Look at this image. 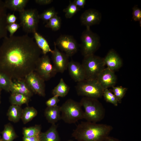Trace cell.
I'll return each mask as SVG.
<instances>
[{
    "label": "cell",
    "mask_w": 141,
    "mask_h": 141,
    "mask_svg": "<svg viewBox=\"0 0 141 141\" xmlns=\"http://www.w3.org/2000/svg\"><path fill=\"white\" fill-rule=\"evenodd\" d=\"M42 53L27 34L7 36L0 47V71L12 80L24 78L35 71Z\"/></svg>",
    "instance_id": "1"
},
{
    "label": "cell",
    "mask_w": 141,
    "mask_h": 141,
    "mask_svg": "<svg viewBox=\"0 0 141 141\" xmlns=\"http://www.w3.org/2000/svg\"><path fill=\"white\" fill-rule=\"evenodd\" d=\"M113 128L106 124L82 121L73 130L72 136L77 141H103Z\"/></svg>",
    "instance_id": "2"
},
{
    "label": "cell",
    "mask_w": 141,
    "mask_h": 141,
    "mask_svg": "<svg viewBox=\"0 0 141 141\" xmlns=\"http://www.w3.org/2000/svg\"><path fill=\"white\" fill-rule=\"evenodd\" d=\"M80 102L84 109L83 119L87 121L97 123L104 118L105 109L98 99L83 97Z\"/></svg>",
    "instance_id": "3"
},
{
    "label": "cell",
    "mask_w": 141,
    "mask_h": 141,
    "mask_svg": "<svg viewBox=\"0 0 141 141\" xmlns=\"http://www.w3.org/2000/svg\"><path fill=\"white\" fill-rule=\"evenodd\" d=\"M80 102L67 99L60 106L61 119L68 124L75 123L83 119L84 111Z\"/></svg>",
    "instance_id": "4"
},
{
    "label": "cell",
    "mask_w": 141,
    "mask_h": 141,
    "mask_svg": "<svg viewBox=\"0 0 141 141\" xmlns=\"http://www.w3.org/2000/svg\"><path fill=\"white\" fill-rule=\"evenodd\" d=\"M75 88L78 96L97 99L103 96L104 90L96 79H85L78 82Z\"/></svg>",
    "instance_id": "5"
},
{
    "label": "cell",
    "mask_w": 141,
    "mask_h": 141,
    "mask_svg": "<svg viewBox=\"0 0 141 141\" xmlns=\"http://www.w3.org/2000/svg\"><path fill=\"white\" fill-rule=\"evenodd\" d=\"M84 68L85 79H96L100 73L105 68L103 58L94 54L84 56L81 64Z\"/></svg>",
    "instance_id": "6"
},
{
    "label": "cell",
    "mask_w": 141,
    "mask_h": 141,
    "mask_svg": "<svg viewBox=\"0 0 141 141\" xmlns=\"http://www.w3.org/2000/svg\"><path fill=\"white\" fill-rule=\"evenodd\" d=\"M80 39L81 52L84 57L94 54L100 46L99 36L92 32L90 28H86L83 31Z\"/></svg>",
    "instance_id": "7"
},
{
    "label": "cell",
    "mask_w": 141,
    "mask_h": 141,
    "mask_svg": "<svg viewBox=\"0 0 141 141\" xmlns=\"http://www.w3.org/2000/svg\"><path fill=\"white\" fill-rule=\"evenodd\" d=\"M19 15L20 25L25 32L33 33L37 32L40 19L37 9H24L19 13Z\"/></svg>",
    "instance_id": "8"
},
{
    "label": "cell",
    "mask_w": 141,
    "mask_h": 141,
    "mask_svg": "<svg viewBox=\"0 0 141 141\" xmlns=\"http://www.w3.org/2000/svg\"><path fill=\"white\" fill-rule=\"evenodd\" d=\"M34 71L45 81L49 80L57 73L50 59L47 54L40 57Z\"/></svg>",
    "instance_id": "9"
},
{
    "label": "cell",
    "mask_w": 141,
    "mask_h": 141,
    "mask_svg": "<svg viewBox=\"0 0 141 141\" xmlns=\"http://www.w3.org/2000/svg\"><path fill=\"white\" fill-rule=\"evenodd\" d=\"M54 43L69 57L75 54L78 50V45L76 40L70 35H61Z\"/></svg>",
    "instance_id": "10"
},
{
    "label": "cell",
    "mask_w": 141,
    "mask_h": 141,
    "mask_svg": "<svg viewBox=\"0 0 141 141\" xmlns=\"http://www.w3.org/2000/svg\"><path fill=\"white\" fill-rule=\"evenodd\" d=\"M24 78L34 93L43 97L45 96V81L35 71L30 73Z\"/></svg>",
    "instance_id": "11"
},
{
    "label": "cell",
    "mask_w": 141,
    "mask_h": 141,
    "mask_svg": "<svg viewBox=\"0 0 141 141\" xmlns=\"http://www.w3.org/2000/svg\"><path fill=\"white\" fill-rule=\"evenodd\" d=\"M54 49L51 53L53 65L57 73H63L67 69L69 57L60 51L54 43Z\"/></svg>",
    "instance_id": "12"
},
{
    "label": "cell",
    "mask_w": 141,
    "mask_h": 141,
    "mask_svg": "<svg viewBox=\"0 0 141 141\" xmlns=\"http://www.w3.org/2000/svg\"><path fill=\"white\" fill-rule=\"evenodd\" d=\"M80 19L82 25L85 26L86 28H90L91 26L100 23L101 15L96 10L90 9L85 10L81 14Z\"/></svg>",
    "instance_id": "13"
},
{
    "label": "cell",
    "mask_w": 141,
    "mask_h": 141,
    "mask_svg": "<svg viewBox=\"0 0 141 141\" xmlns=\"http://www.w3.org/2000/svg\"><path fill=\"white\" fill-rule=\"evenodd\" d=\"M96 79L104 89L115 86L117 77L114 72L107 67L100 73Z\"/></svg>",
    "instance_id": "14"
},
{
    "label": "cell",
    "mask_w": 141,
    "mask_h": 141,
    "mask_svg": "<svg viewBox=\"0 0 141 141\" xmlns=\"http://www.w3.org/2000/svg\"><path fill=\"white\" fill-rule=\"evenodd\" d=\"M10 92L25 95L30 98L34 94L25 81L24 78L12 80Z\"/></svg>",
    "instance_id": "15"
},
{
    "label": "cell",
    "mask_w": 141,
    "mask_h": 141,
    "mask_svg": "<svg viewBox=\"0 0 141 141\" xmlns=\"http://www.w3.org/2000/svg\"><path fill=\"white\" fill-rule=\"evenodd\" d=\"M67 69L70 77L75 81L78 82L85 79L84 68L80 63L73 60L69 61Z\"/></svg>",
    "instance_id": "16"
},
{
    "label": "cell",
    "mask_w": 141,
    "mask_h": 141,
    "mask_svg": "<svg viewBox=\"0 0 141 141\" xmlns=\"http://www.w3.org/2000/svg\"><path fill=\"white\" fill-rule=\"evenodd\" d=\"M103 61L107 68L114 72L120 69L122 64V60L117 52L113 49L110 50Z\"/></svg>",
    "instance_id": "17"
},
{
    "label": "cell",
    "mask_w": 141,
    "mask_h": 141,
    "mask_svg": "<svg viewBox=\"0 0 141 141\" xmlns=\"http://www.w3.org/2000/svg\"><path fill=\"white\" fill-rule=\"evenodd\" d=\"M44 115L49 123L55 124L61 119L60 106L47 107L44 110Z\"/></svg>",
    "instance_id": "18"
},
{
    "label": "cell",
    "mask_w": 141,
    "mask_h": 141,
    "mask_svg": "<svg viewBox=\"0 0 141 141\" xmlns=\"http://www.w3.org/2000/svg\"><path fill=\"white\" fill-rule=\"evenodd\" d=\"M57 127L55 124H52L46 131L41 132L39 135L40 141H60Z\"/></svg>",
    "instance_id": "19"
},
{
    "label": "cell",
    "mask_w": 141,
    "mask_h": 141,
    "mask_svg": "<svg viewBox=\"0 0 141 141\" xmlns=\"http://www.w3.org/2000/svg\"><path fill=\"white\" fill-rule=\"evenodd\" d=\"M7 9L4 2L0 0V39L7 36Z\"/></svg>",
    "instance_id": "20"
},
{
    "label": "cell",
    "mask_w": 141,
    "mask_h": 141,
    "mask_svg": "<svg viewBox=\"0 0 141 141\" xmlns=\"http://www.w3.org/2000/svg\"><path fill=\"white\" fill-rule=\"evenodd\" d=\"M33 35L36 44L43 55H46L49 52H52V50L50 48L48 42L43 36L37 32L33 33Z\"/></svg>",
    "instance_id": "21"
},
{
    "label": "cell",
    "mask_w": 141,
    "mask_h": 141,
    "mask_svg": "<svg viewBox=\"0 0 141 141\" xmlns=\"http://www.w3.org/2000/svg\"><path fill=\"white\" fill-rule=\"evenodd\" d=\"M22 109L20 106L11 105L7 114L8 120L14 123L18 122L21 119Z\"/></svg>",
    "instance_id": "22"
},
{
    "label": "cell",
    "mask_w": 141,
    "mask_h": 141,
    "mask_svg": "<svg viewBox=\"0 0 141 141\" xmlns=\"http://www.w3.org/2000/svg\"><path fill=\"white\" fill-rule=\"evenodd\" d=\"M28 1V0H6L4 2L7 8L20 13L25 9Z\"/></svg>",
    "instance_id": "23"
},
{
    "label": "cell",
    "mask_w": 141,
    "mask_h": 141,
    "mask_svg": "<svg viewBox=\"0 0 141 141\" xmlns=\"http://www.w3.org/2000/svg\"><path fill=\"white\" fill-rule=\"evenodd\" d=\"M2 141H13L18 137L13 125L8 123L4 125L3 130L0 132Z\"/></svg>",
    "instance_id": "24"
},
{
    "label": "cell",
    "mask_w": 141,
    "mask_h": 141,
    "mask_svg": "<svg viewBox=\"0 0 141 141\" xmlns=\"http://www.w3.org/2000/svg\"><path fill=\"white\" fill-rule=\"evenodd\" d=\"M69 86L65 83L62 78L60 79L58 84L52 90V94L53 96L63 97L68 93Z\"/></svg>",
    "instance_id": "25"
},
{
    "label": "cell",
    "mask_w": 141,
    "mask_h": 141,
    "mask_svg": "<svg viewBox=\"0 0 141 141\" xmlns=\"http://www.w3.org/2000/svg\"><path fill=\"white\" fill-rule=\"evenodd\" d=\"M30 98L24 95L17 93H11L9 101L11 105L21 106L24 104L28 105Z\"/></svg>",
    "instance_id": "26"
},
{
    "label": "cell",
    "mask_w": 141,
    "mask_h": 141,
    "mask_svg": "<svg viewBox=\"0 0 141 141\" xmlns=\"http://www.w3.org/2000/svg\"><path fill=\"white\" fill-rule=\"evenodd\" d=\"M37 114V111L35 108L28 106L23 109L21 119L26 124L31 121Z\"/></svg>",
    "instance_id": "27"
},
{
    "label": "cell",
    "mask_w": 141,
    "mask_h": 141,
    "mask_svg": "<svg viewBox=\"0 0 141 141\" xmlns=\"http://www.w3.org/2000/svg\"><path fill=\"white\" fill-rule=\"evenodd\" d=\"M42 127L40 125H35L22 128V134L23 136L33 137L39 136L41 132Z\"/></svg>",
    "instance_id": "28"
},
{
    "label": "cell",
    "mask_w": 141,
    "mask_h": 141,
    "mask_svg": "<svg viewBox=\"0 0 141 141\" xmlns=\"http://www.w3.org/2000/svg\"><path fill=\"white\" fill-rule=\"evenodd\" d=\"M12 80L4 73L0 71V89L10 92Z\"/></svg>",
    "instance_id": "29"
},
{
    "label": "cell",
    "mask_w": 141,
    "mask_h": 141,
    "mask_svg": "<svg viewBox=\"0 0 141 141\" xmlns=\"http://www.w3.org/2000/svg\"><path fill=\"white\" fill-rule=\"evenodd\" d=\"M61 24V19L57 15L49 20L45 26L46 28H51L53 31H56L60 29Z\"/></svg>",
    "instance_id": "30"
},
{
    "label": "cell",
    "mask_w": 141,
    "mask_h": 141,
    "mask_svg": "<svg viewBox=\"0 0 141 141\" xmlns=\"http://www.w3.org/2000/svg\"><path fill=\"white\" fill-rule=\"evenodd\" d=\"M112 87V92L116 98L118 103H121L122 99L127 90V88L121 86H115Z\"/></svg>",
    "instance_id": "31"
},
{
    "label": "cell",
    "mask_w": 141,
    "mask_h": 141,
    "mask_svg": "<svg viewBox=\"0 0 141 141\" xmlns=\"http://www.w3.org/2000/svg\"><path fill=\"white\" fill-rule=\"evenodd\" d=\"M80 8H78L73 2L69 1L68 5L63 9V11L65 13V16L67 19L72 18L79 11Z\"/></svg>",
    "instance_id": "32"
},
{
    "label": "cell",
    "mask_w": 141,
    "mask_h": 141,
    "mask_svg": "<svg viewBox=\"0 0 141 141\" xmlns=\"http://www.w3.org/2000/svg\"><path fill=\"white\" fill-rule=\"evenodd\" d=\"M57 14L54 8L52 7L44 10L39 14V17L44 22H47L52 18L57 15Z\"/></svg>",
    "instance_id": "33"
},
{
    "label": "cell",
    "mask_w": 141,
    "mask_h": 141,
    "mask_svg": "<svg viewBox=\"0 0 141 141\" xmlns=\"http://www.w3.org/2000/svg\"><path fill=\"white\" fill-rule=\"evenodd\" d=\"M103 96L107 102L111 103L115 106H118V103L116 98L112 92L108 89L104 90Z\"/></svg>",
    "instance_id": "34"
},
{
    "label": "cell",
    "mask_w": 141,
    "mask_h": 141,
    "mask_svg": "<svg viewBox=\"0 0 141 141\" xmlns=\"http://www.w3.org/2000/svg\"><path fill=\"white\" fill-rule=\"evenodd\" d=\"M132 19L136 21H141V10L137 6L135 5L132 8Z\"/></svg>",
    "instance_id": "35"
},
{
    "label": "cell",
    "mask_w": 141,
    "mask_h": 141,
    "mask_svg": "<svg viewBox=\"0 0 141 141\" xmlns=\"http://www.w3.org/2000/svg\"><path fill=\"white\" fill-rule=\"evenodd\" d=\"M20 25L17 23L7 24L6 29L10 33L9 37H12L14 36V33L20 27Z\"/></svg>",
    "instance_id": "36"
},
{
    "label": "cell",
    "mask_w": 141,
    "mask_h": 141,
    "mask_svg": "<svg viewBox=\"0 0 141 141\" xmlns=\"http://www.w3.org/2000/svg\"><path fill=\"white\" fill-rule=\"evenodd\" d=\"M60 101L58 97L56 96H53L48 99L45 102L47 107H53L57 105Z\"/></svg>",
    "instance_id": "37"
},
{
    "label": "cell",
    "mask_w": 141,
    "mask_h": 141,
    "mask_svg": "<svg viewBox=\"0 0 141 141\" xmlns=\"http://www.w3.org/2000/svg\"><path fill=\"white\" fill-rule=\"evenodd\" d=\"M17 19V17L13 14L8 13L6 17V21L8 24L15 23Z\"/></svg>",
    "instance_id": "38"
},
{
    "label": "cell",
    "mask_w": 141,
    "mask_h": 141,
    "mask_svg": "<svg viewBox=\"0 0 141 141\" xmlns=\"http://www.w3.org/2000/svg\"><path fill=\"white\" fill-rule=\"evenodd\" d=\"M22 141H40L39 136L33 137L23 136Z\"/></svg>",
    "instance_id": "39"
},
{
    "label": "cell",
    "mask_w": 141,
    "mask_h": 141,
    "mask_svg": "<svg viewBox=\"0 0 141 141\" xmlns=\"http://www.w3.org/2000/svg\"><path fill=\"white\" fill-rule=\"evenodd\" d=\"M73 2L79 8H84L86 3L85 0H74Z\"/></svg>",
    "instance_id": "40"
},
{
    "label": "cell",
    "mask_w": 141,
    "mask_h": 141,
    "mask_svg": "<svg viewBox=\"0 0 141 141\" xmlns=\"http://www.w3.org/2000/svg\"><path fill=\"white\" fill-rule=\"evenodd\" d=\"M35 2L41 5H46L51 3L53 1L52 0H35Z\"/></svg>",
    "instance_id": "41"
},
{
    "label": "cell",
    "mask_w": 141,
    "mask_h": 141,
    "mask_svg": "<svg viewBox=\"0 0 141 141\" xmlns=\"http://www.w3.org/2000/svg\"><path fill=\"white\" fill-rule=\"evenodd\" d=\"M103 141H121L118 139L109 136L107 137Z\"/></svg>",
    "instance_id": "42"
},
{
    "label": "cell",
    "mask_w": 141,
    "mask_h": 141,
    "mask_svg": "<svg viewBox=\"0 0 141 141\" xmlns=\"http://www.w3.org/2000/svg\"><path fill=\"white\" fill-rule=\"evenodd\" d=\"M2 90L0 89V104L1 103V91Z\"/></svg>",
    "instance_id": "43"
},
{
    "label": "cell",
    "mask_w": 141,
    "mask_h": 141,
    "mask_svg": "<svg viewBox=\"0 0 141 141\" xmlns=\"http://www.w3.org/2000/svg\"><path fill=\"white\" fill-rule=\"evenodd\" d=\"M0 141H2L1 139V136H0Z\"/></svg>",
    "instance_id": "44"
},
{
    "label": "cell",
    "mask_w": 141,
    "mask_h": 141,
    "mask_svg": "<svg viewBox=\"0 0 141 141\" xmlns=\"http://www.w3.org/2000/svg\"><path fill=\"white\" fill-rule=\"evenodd\" d=\"M67 141H74L72 140H68Z\"/></svg>",
    "instance_id": "45"
}]
</instances>
